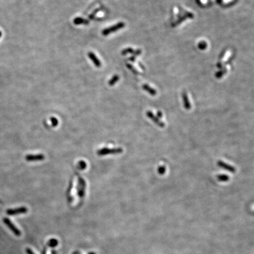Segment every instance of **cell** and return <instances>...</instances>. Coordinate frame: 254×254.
I'll return each mask as SVG.
<instances>
[{"instance_id":"8","label":"cell","mask_w":254,"mask_h":254,"mask_svg":"<svg viewBox=\"0 0 254 254\" xmlns=\"http://www.w3.org/2000/svg\"><path fill=\"white\" fill-rule=\"evenodd\" d=\"M88 57H89V58L92 61V62H93V64L95 65L96 67L97 68H100L102 65L101 62L100 60V59L98 58V57H97V56L93 52H89L88 53Z\"/></svg>"},{"instance_id":"14","label":"cell","mask_w":254,"mask_h":254,"mask_svg":"<svg viewBox=\"0 0 254 254\" xmlns=\"http://www.w3.org/2000/svg\"><path fill=\"white\" fill-rule=\"evenodd\" d=\"M216 178L220 182H227V181L229 180V176L225 174H220L217 175Z\"/></svg>"},{"instance_id":"12","label":"cell","mask_w":254,"mask_h":254,"mask_svg":"<svg viewBox=\"0 0 254 254\" xmlns=\"http://www.w3.org/2000/svg\"><path fill=\"white\" fill-rule=\"evenodd\" d=\"M73 23L75 25H82V24H84V25H88L89 24V21L83 19L82 17H76L73 20Z\"/></svg>"},{"instance_id":"23","label":"cell","mask_w":254,"mask_h":254,"mask_svg":"<svg viewBox=\"0 0 254 254\" xmlns=\"http://www.w3.org/2000/svg\"><path fill=\"white\" fill-rule=\"evenodd\" d=\"M157 117L158 118H162V113L161 112V111H158V113H157Z\"/></svg>"},{"instance_id":"2","label":"cell","mask_w":254,"mask_h":254,"mask_svg":"<svg viewBox=\"0 0 254 254\" xmlns=\"http://www.w3.org/2000/svg\"><path fill=\"white\" fill-rule=\"evenodd\" d=\"M123 151V150L121 148H104L99 150L97 151V154L100 156H104L108 154H121Z\"/></svg>"},{"instance_id":"5","label":"cell","mask_w":254,"mask_h":254,"mask_svg":"<svg viewBox=\"0 0 254 254\" xmlns=\"http://www.w3.org/2000/svg\"><path fill=\"white\" fill-rule=\"evenodd\" d=\"M147 117L151 119L155 124H157L158 126L161 127V128H163L165 126V124L161 121L159 118H158L157 116H155L152 112L148 111L147 112Z\"/></svg>"},{"instance_id":"15","label":"cell","mask_w":254,"mask_h":254,"mask_svg":"<svg viewBox=\"0 0 254 254\" xmlns=\"http://www.w3.org/2000/svg\"><path fill=\"white\" fill-rule=\"evenodd\" d=\"M119 80V76L115 74L114 75L108 82V84L110 86H114Z\"/></svg>"},{"instance_id":"18","label":"cell","mask_w":254,"mask_h":254,"mask_svg":"<svg viewBox=\"0 0 254 254\" xmlns=\"http://www.w3.org/2000/svg\"><path fill=\"white\" fill-rule=\"evenodd\" d=\"M86 164L85 162H84V161H81L79 162L78 167L80 170H84L86 168Z\"/></svg>"},{"instance_id":"3","label":"cell","mask_w":254,"mask_h":254,"mask_svg":"<svg viewBox=\"0 0 254 254\" xmlns=\"http://www.w3.org/2000/svg\"><path fill=\"white\" fill-rule=\"evenodd\" d=\"M3 221L4 223L7 226V227L11 231V232L16 236H17V237H20L21 235V231L13 224V223L8 218H5L3 219Z\"/></svg>"},{"instance_id":"24","label":"cell","mask_w":254,"mask_h":254,"mask_svg":"<svg viewBox=\"0 0 254 254\" xmlns=\"http://www.w3.org/2000/svg\"><path fill=\"white\" fill-rule=\"evenodd\" d=\"M89 254H95V253H94L93 252H91V253H89Z\"/></svg>"},{"instance_id":"19","label":"cell","mask_w":254,"mask_h":254,"mask_svg":"<svg viewBox=\"0 0 254 254\" xmlns=\"http://www.w3.org/2000/svg\"><path fill=\"white\" fill-rule=\"evenodd\" d=\"M207 44L205 41L200 42V43H199L198 45L199 48L201 49H205L207 48Z\"/></svg>"},{"instance_id":"1","label":"cell","mask_w":254,"mask_h":254,"mask_svg":"<svg viewBox=\"0 0 254 254\" xmlns=\"http://www.w3.org/2000/svg\"><path fill=\"white\" fill-rule=\"evenodd\" d=\"M125 26V24L123 22H119L117 24H116L114 25H113L111 27L106 28L105 29L103 30L101 32V34L104 36H107L108 35L111 34L113 32H116L122 28H123Z\"/></svg>"},{"instance_id":"21","label":"cell","mask_w":254,"mask_h":254,"mask_svg":"<svg viewBox=\"0 0 254 254\" xmlns=\"http://www.w3.org/2000/svg\"><path fill=\"white\" fill-rule=\"evenodd\" d=\"M127 67H128V68L130 69V70H131V71H132L134 74H138V72L133 67V66H132L131 65H130V64H127Z\"/></svg>"},{"instance_id":"4","label":"cell","mask_w":254,"mask_h":254,"mask_svg":"<svg viewBox=\"0 0 254 254\" xmlns=\"http://www.w3.org/2000/svg\"><path fill=\"white\" fill-rule=\"evenodd\" d=\"M86 184L85 180L81 176H78V195L80 198H83L85 195Z\"/></svg>"},{"instance_id":"11","label":"cell","mask_w":254,"mask_h":254,"mask_svg":"<svg viewBox=\"0 0 254 254\" xmlns=\"http://www.w3.org/2000/svg\"><path fill=\"white\" fill-rule=\"evenodd\" d=\"M182 97H183V100L184 102V105L185 108L187 110H190L191 108V103L189 102V98H188V97L187 93L184 92L183 93Z\"/></svg>"},{"instance_id":"22","label":"cell","mask_w":254,"mask_h":254,"mask_svg":"<svg viewBox=\"0 0 254 254\" xmlns=\"http://www.w3.org/2000/svg\"><path fill=\"white\" fill-rule=\"evenodd\" d=\"M26 252L27 254H35L34 252L29 248H26Z\"/></svg>"},{"instance_id":"10","label":"cell","mask_w":254,"mask_h":254,"mask_svg":"<svg viewBox=\"0 0 254 254\" xmlns=\"http://www.w3.org/2000/svg\"><path fill=\"white\" fill-rule=\"evenodd\" d=\"M126 54H132L135 56H138L141 54V51L139 49L134 50L131 48H127L122 51V55H125Z\"/></svg>"},{"instance_id":"6","label":"cell","mask_w":254,"mask_h":254,"mask_svg":"<svg viewBox=\"0 0 254 254\" xmlns=\"http://www.w3.org/2000/svg\"><path fill=\"white\" fill-rule=\"evenodd\" d=\"M45 159V156L43 154H30L25 157V159L29 162L41 161Z\"/></svg>"},{"instance_id":"7","label":"cell","mask_w":254,"mask_h":254,"mask_svg":"<svg viewBox=\"0 0 254 254\" xmlns=\"http://www.w3.org/2000/svg\"><path fill=\"white\" fill-rule=\"evenodd\" d=\"M28 211V209L25 207H22L15 209H10L7 211V213L8 215H15L18 214L25 213Z\"/></svg>"},{"instance_id":"20","label":"cell","mask_w":254,"mask_h":254,"mask_svg":"<svg viewBox=\"0 0 254 254\" xmlns=\"http://www.w3.org/2000/svg\"><path fill=\"white\" fill-rule=\"evenodd\" d=\"M51 122H52V125H53V126H56V125H58V120H57V119H56V118H54V117H51Z\"/></svg>"},{"instance_id":"16","label":"cell","mask_w":254,"mask_h":254,"mask_svg":"<svg viewBox=\"0 0 254 254\" xmlns=\"http://www.w3.org/2000/svg\"><path fill=\"white\" fill-rule=\"evenodd\" d=\"M58 241L57 240L55 239V238H52V239H50L47 245L48 246H49L50 248H54L58 245Z\"/></svg>"},{"instance_id":"13","label":"cell","mask_w":254,"mask_h":254,"mask_svg":"<svg viewBox=\"0 0 254 254\" xmlns=\"http://www.w3.org/2000/svg\"><path fill=\"white\" fill-rule=\"evenodd\" d=\"M142 88L152 96H154L157 94L156 90L152 88V87H151L150 86H149L148 84H143L142 85Z\"/></svg>"},{"instance_id":"17","label":"cell","mask_w":254,"mask_h":254,"mask_svg":"<svg viewBox=\"0 0 254 254\" xmlns=\"http://www.w3.org/2000/svg\"><path fill=\"white\" fill-rule=\"evenodd\" d=\"M166 172V167L164 165L159 166L158 168V172L160 175H164Z\"/></svg>"},{"instance_id":"9","label":"cell","mask_w":254,"mask_h":254,"mask_svg":"<svg viewBox=\"0 0 254 254\" xmlns=\"http://www.w3.org/2000/svg\"><path fill=\"white\" fill-rule=\"evenodd\" d=\"M218 165L220 167L224 169L225 170H227L232 173H234L236 171V170L233 167L221 161H219L218 162Z\"/></svg>"}]
</instances>
